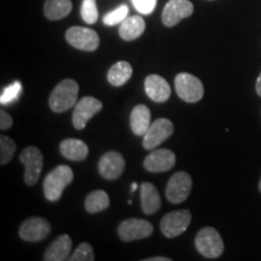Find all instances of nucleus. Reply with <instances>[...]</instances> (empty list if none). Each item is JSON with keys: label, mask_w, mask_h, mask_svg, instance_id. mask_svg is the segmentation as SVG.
<instances>
[{"label": "nucleus", "mask_w": 261, "mask_h": 261, "mask_svg": "<svg viewBox=\"0 0 261 261\" xmlns=\"http://www.w3.org/2000/svg\"><path fill=\"white\" fill-rule=\"evenodd\" d=\"M74 173L69 166L61 165L52 169L44 180V195L50 202H56L61 198L64 189L73 181Z\"/></svg>", "instance_id": "1"}, {"label": "nucleus", "mask_w": 261, "mask_h": 261, "mask_svg": "<svg viewBox=\"0 0 261 261\" xmlns=\"http://www.w3.org/2000/svg\"><path fill=\"white\" fill-rule=\"evenodd\" d=\"M79 94V85L75 80L61 81L50 94L48 104L55 113H63L73 108Z\"/></svg>", "instance_id": "2"}, {"label": "nucleus", "mask_w": 261, "mask_h": 261, "mask_svg": "<svg viewBox=\"0 0 261 261\" xmlns=\"http://www.w3.org/2000/svg\"><path fill=\"white\" fill-rule=\"evenodd\" d=\"M195 244L197 250L208 259H215L224 252V242L217 230L208 226L203 227L196 234Z\"/></svg>", "instance_id": "3"}, {"label": "nucleus", "mask_w": 261, "mask_h": 261, "mask_svg": "<svg viewBox=\"0 0 261 261\" xmlns=\"http://www.w3.org/2000/svg\"><path fill=\"white\" fill-rule=\"evenodd\" d=\"M178 97L184 102L196 103L202 99L204 87L202 81L190 73H179L174 80Z\"/></svg>", "instance_id": "4"}, {"label": "nucleus", "mask_w": 261, "mask_h": 261, "mask_svg": "<svg viewBox=\"0 0 261 261\" xmlns=\"http://www.w3.org/2000/svg\"><path fill=\"white\" fill-rule=\"evenodd\" d=\"M19 161L24 165V181L28 185L37 184L41 174L44 156L35 146H28L19 155Z\"/></svg>", "instance_id": "5"}, {"label": "nucleus", "mask_w": 261, "mask_h": 261, "mask_svg": "<svg viewBox=\"0 0 261 261\" xmlns=\"http://www.w3.org/2000/svg\"><path fill=\"white\" fill-rule=\"evenodd\" d=\"M192 188V179L187 172H177L172 175L166 187V197L172 203H181L189 197Z\"/></svg>", "instance_id": "6"}, {"label": "nucleus", "mask_w": 261, "mask_h": 261, "mask_svg": "<svg viewBox=\"0 0 261 261\" xmlns=\"http://www.w3.org/2000/svg\"><path fill=\"white\" fill-rule=\"evenodd\" d=\"M191 223V213L188 210L175 211L166 214L162 218L161 227L162 233L168 238L178 237L179 234L187 231L189 225Z\"/></svg>", "instance_id": "7"}, {"label": "nucleus", "mask_w": 261, "mask_h": 261, "mask_svg": "<svg viewBox=\"0 0 261 261\" xmlns=\"http://www.w3.org/2000/svg\"><path fill=\"white\" fill-rule=\"evenodd\" d=\"M65 39L71 46L81 51H94L99 46V37L93 29L71 27L65 33Z\"/></svg>", "instance_id": "8"}, {"label": "nucleus", "mask_w": 261, "mask_h": 261, "mask_svg": "<svg viewBox=\"0 0 261 261\" xmlns=\"http://www.w3.org/2000/svg\"><path fill=\"white\" fill-rule=\"evenodd\" d=\"M174 132V126L171 120L168 119H158L150 125L148 132L145 133L143 138V146L146 150H154L162 144L166 139Z\"/></svg>", "instance_id": "9"}, {"label": "nucleus", "mask_w": 261, "mask_h": 261, "mask_svg": "<svg viewBox=\"0 0 261 261\" xmlns=\"http://www.w3.org/2000/svg\"><path fill=\"white\" fill-rule=\"evenodd\" d=\"M152 231H154L152 224L144 219H137V218H130L122 221L117 227V233L123 242L143 240V238L149 237Z\"/></svg>", "instance_id": "10"}, {"label": "nucleus", "mask_w": 261, "mask_h": 261, "mask_svg": "<svg viewBox=\"0 0 261 261\" xmlns=\"http://www.w3.org/2000/svg\"><path fill=\"white\" fill-rule=\"evenodd\" d=\"M18 233L27 242H40L51 233V225L44 218L33 217L22 223Z\"/></svg>", "instance_id": "11"}, {"label": "nucleus", "mask_w": 261, "mask_h": 261, "mask_svg": "<svg viewBox=\"0 0 261 261\" xmlns=\"http://www.w3.org/2000/svg\"><path fill=\"white\" fill-rule=\"evenodd\" d=\"M194 5L189 0H169L162 11V22L166 27H174L181 19L190 17Z\"/></svg>", "instance_id": "12"}, {"label": "nucleus", "mask_w": 261, "mask_h": 261, "mask_svg": "<svg viewBox=\"0 0 261 261\" xmlns=\"http://www.w3.org/2000/svg\"><path fill=\"white\" fill-rule=\"evenodd\" d=\"M103 104L94 97H84L75 106L73 113V125L76 129H84L90 119L102 110Z\"/></svg>", "instance_id": "13"}, {"label": "nucleus", "mask_w": 261, "mask_h": 261, "mask_svg": "<svg viewBox=\"0 0 261 261\" xmlns=\"http://www.w3.org/2000/svg\"><path fill=\"white\" fill-rule=\"evenodd\" d=\"M123 169H125V160L121 154L116 151L106 152L98 163L99 174L109 180H115L121 177Z\"/></svg>", "instance_id": "14"}, {"label": "nucleus", "mask_w": 261, "mask_h": 261, "mask_svg": "<svg viewBox=\"0 0 261 261\" xmlns=\"http://www.w3.org/2000/svg\"><path fill=\"white\" fill-rule=\"evenodd\" d=\"M143 165L149 172H167L175 165V155L168 149L154 150L146 156Z\"/></svg>", "instance_id": "15"}, {"label": "nucleus", "mask_w": 261, "mask_h": 261, "mask_svg": "<svg viewBox=\"0 0 261 261\" xmlns=\"http://www.w3.org/2000/svg\"><path fill=\"white\" fill-rule=\"evenodd\" d=\"M144 87L148 97L156 103L167 102L171 97V86L158 74L149 75L144 81Z\"/></svg>", "instance_id": "16"}, {"label": "nucleus", "mask_w": 261, "mask_h": 261, "mask_svg": "<svg viewBox=\"0 0 261 261\" xmlns=\"http://www.w3.org/2000/svg\"><path fill=\"white\" fill-rule=\"evenodd\" d=\"M130 129L136 136H144L151 125V113L144 104H139L133 108L129 116Z\"/></svg>", "instance_id": "17"}, {"label": "nucleus", "mask_w": 261, "mask_h": 261, "mask_svg": "<svg viewBox=\"0 0 261 261\" xmlns=\"http://www.w3.org/2000/svg\"><path fill=\"white\" fill-rule=\"evenodd\" d=\"M71 238L68 234H62L54 241L44 254L45 261H64L68 260L71 252Z\"/></svg>", "instance_id": "18"}, {"label": "nucleus", "mask_w": 261, "mask_h": 261, "mask_svg": "<svg viewBox=\"0 0 261 261\" xmlns=\"http://www.w3.org/2000/svg\"><path fill=\"white\" fill-rule=\"evenodd\" d=\"M140 201H142L143 212L148 215L155 214L161 207L159 191L151 182H143L140 185Z\"/></svg>", "instance_id": "19"}, {"label": "nucleus", "mask_w": 261, "mask_h": 261, "mask_svg": "<svg viewBox=\"0 0 261 261\" xmlns=\"http://www.w3.org/2000/svg\"><path fill=\"white\" fill-rule=\"evenodd\" d=\"M61 154L65 159L71 160V161H84L89 155V146L83 140L68 138L62 140L60 144Z\"/></svg>", "instance_id": "20"}, {"label": "nucleus", "mask_w": 261, "mask_h": 261, "mask_svg": "<svg viewBox=\"0 0 261 261\" xmlns=\"http://www.w3.org/2000/svg\"><path fill=\"white\" fill-rule=\"evenodd\" d=\"M145 31V22L140 16H130L127 17L120 25L119 34L126 41L136 40Z\"/></svg>", "instance_id": "21"}, {"label": "nucleus", "mask_w": 261, "mask_h": 261, "mask_svg": "<svg viewBox=\"0 0 261 261\" xmlns=\"http://www.w3.org/2000/svg\"><path fill=\"white\" fill-rule=\"evenodd\" d=\"M133 68L128 62L120 61L108 71V81L113 86H122L132 77Z\"/></svg>", "instance_id": "22"}, {"label": "nucleus", "mask_w": 261, "mask_h": 261, "mask_svg": "<svg viewBox=\"0 0 261 261\" xmlns=\"http://www.w3.org/2000/svg\"><path fill=\"white\" fill-rule=\"evenodd\" d=\"M71 8V0H46L44 14L51 21H57L67 17L70 14Z\"/></svg>", "instance_id": "23"}, {"label": "nucleus", "mask_w": 261, "mask_h": 261, "mask_svg": "<svg viewBox=\"0 0 261 261\" xmlns=\"http://www.w3.org/2000/svg\"><path fill=\"white\" fill-rule=\"evenodd\" d=\"M109 204V196L103 190L92 191L91 194L87 195L86 200H85V208L89 213L92 214L107 210Z\"/></svg>", "instance_id": "24"}, {"label": "nucleus", "mask_w": 261, "mask_h": 261, "mask_svg": "<svg viewBox=\"0 0 261 261\" xmlns=\"http://www.w3.org/2000/svg\"><path fill=\"white\" fill-rule=\"evenodd\" d=\"M16 152V144L10 137H0V163L3 166L11 161Z\"/></svg>", "instance_id": "25"}, {"label": "nucleus", "mask_w": 261, "mask_h": 261, "mask_svg": "<svg viewBox=\"0 0 261 261\" xmlns=\"http://www.w3.org/2000/svg\"><path fill=\"white\" fill-rule=\"evenodd\" d=\"M81 17L87 24L96 23L98 19L96 0H83V3H81Z\"/></svg>", "instance_id": "26"}, {"label": "nucleus", "mask_w": 261, "mask_h": 261, "mask_svg": "<svg viewBox=\"0 0 261 261\" xmlns=\"http://www.w3.org/2000/svg\"><path fill=\"white\" fill-rule=\"evenodd\" d=\"M128 15V6L121 5L119 8L113 10V11L108 12V14L103 17V22L106 25H115L119 23H122L127 18Z\"/></svg>", "instance_id": "27"}, {"label": "nucleus", "mask_w": 261, "mask_h": 261, "mask_svg": "<svg viewBox=\"0 0 261 261\" xmlns=\"http://www.w3.org/2000/svg\"><path fill=\"white\" fill-rule=\"evenodd\" d=\"M22 92V85L19 81H15L9 86H6L4 90H3L2 96H0V103L3 106L5 104H10L11 102H15L17 99L19 94Z\"/></svg>", "instance_id": "28"}, {"label": "nucleus", "mask_w": 261, "mask_h": 261, "mask_svg": "<svg viewBox=\"0 0 261 261\" xmlns=\"http://www.w3.org/2000/svg\"><path fill=\"white\" fill-rule=\"evenodd\" d=\"M70 261H93L94 252L91 244L84 242L79 244V247L75 249V252L69 256Z\"/></svg>", "instance_id": "29"}, {"label": "nucleus", "mask_w": 261, "mask_h": 261, "mask_svg": "<svg viewBox=\"0 0 261 261\" xmlns=\"http://www.w3.org/2000/svg\"><path fill=\"white\" fill-rule=\"evenodd\" d=\"M158 0H132L136 10L143 15H149L154 11Z\"/></svg>", "instance_id": "30"}, {"label": "nucleus", "mask_w": 261, "mask_h": 261, "mask_svg": "<svg viewBox=\"0 0 261 261\" xmlns=\"http://www.w3.org/2000/svg\"><path fill=\"white\" fill-rule=\"evenodd\" d=\"M12 123H14L12 117L10 116L8 113L4 112V110H2V112H0V128L3 130L8 129L12 126Z\"/></svg>", "instance_id": "31"}, {"label": "nucleus", "mask_w": 261, "mask_h": 261, "mask_svg": "<svg viewBox=\"0 0 261 261\" xmlns=\"http://www.w3.org/2000/svg\"><path fill=\"white\" fill-rule=\"evenodd\" d=\"M255 90H256V93L259 94L261 97V73L259 75V77L256 79V84H255Z\"/></svg>", "instance_id": "32"}, {"label": "nucleus", "mask_w": 261, "mask_h": 261, "mask_svg": "<svg viewBox=\"0 0 261 261\" xmlns=\"http://www.w3.org/2000/svg\"><path fill=\"white\" fill-rule=\"evenodd\" d=\"M145 261H171V259H168V257L156 256V257H150V259H145Z\"/></svg>", "instance_id": "33"}, {"label": "nucleus", "mask_w": 261, "mask_h": 261, "mask_svg": "<svg viewBox=\"0 0 261 261\" xmlns=\"http://www.w3.org/2000/svg\"><path fill=\"white\" fill-rule=\"evenodd\" d=\"M137 189H138V184H137V182H133V184H132V191H136Z\"/></svg>", "instance_id": "34"}, {"label": "nucleus", "mask_w": 261, "mask_h": 261, "mask_svg": "<svg viewBox=\"0 0 261 261\" xmlns=\"http://www.w3.org/2000/svg\"><path fill=\"white\" fill-rule=\"evenodd\" d=\"M259 190L261 192V179H260V182H259Z\"/></svg>", "instance_id": "35"}]
</instances>
